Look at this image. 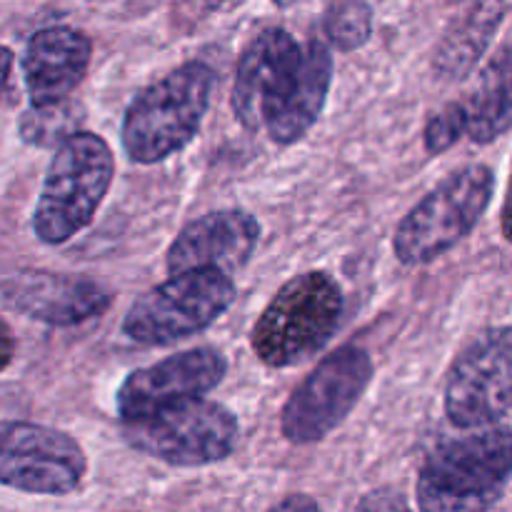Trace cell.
<instances>
[{
  "mask_svg": "<svg viewBox=\"0 0 512 512\" xmlns=\"http://www.w3.org/2000/svg\"><path fill=\"white\" fill-rule=\"evenodd\" d=\"M512 480V428L490 423L445 440L418 475V508L425 512L485 510L500 503Z\"/></svg>",
  "mask_w": 512,
  "mask_h": 512,
  "instance_id": "obj_1",
  "label": "cell"
},
{
  "mask_svg": "<svg viewBox=\"0 0 512 512\" xmlns=\"http://www.w3.org/2000/svg\"><path fill=\"white\" fill-rule=\"evenodd\" d=\"M215 73L203 60H188L150 83L128 105L120 143L133 163L155 165L188 148L200 133L213 98Z\"/></svg>",
  "mask_w": 512,
  "mask_h": 512,
  "instance_id": "obj_2",
  "label": "cell"
},
{
  "mask_svg": "<svg viewBox=\"0 0 512 512\" xmlns=\"http://www.w3.org/2000/svg\"><path fill=\"white\" fill-rule=\"evenodd\" d=\"M343 310V288L333 275L323 270L300 273L265 305L253 325L250 345L268 368H293L330 343Z\"/></svg>",
  "mask_w": 512,
  "mask_h": 512,
  "instance_id": "obj_3",
  "label": "cell"
},
{
  "mask_svg": "<svg viewBox=\"0 0 512 512\" xmlns=\"http://www.w3.org/2000/svg\"><path fill=\"white\" fill-rule=\"evenodd\" d=\"M115 178L113 150L100 135L78 130L58 145L45 173L33 230L45 245H63L93 223Z\"/></svg>",
  "mask_w": 512,
  "mask_h": 512,
  "instance_id": "obj_4",
  "label": "cell"
},
{
  "mask_svg": "<svg viewBox=\"0 0 512 512\" xmlns=\"http://www.w3.org/2000/svg\"><path fill=\"white\" fill-rule=\"evenodd\" d=\"M495 193V173L488 165H465L440 180L393 235L395 258L418 268L443 258L473 233Z\"/></svg>",
  "mask_w": 512,
  "mask_h": 512,
  "instance_id": "obj_5",
  "label": "cell"
},
{
  "mask_svg": "<svg viewBox=\"0 0 512 512\" xmlns=\"http://www.w3.org/2000/svg\"><path fill=\"white\" fill-rule=\"evenodd\" d=\"M123 438L133 450L165 465L203 468L235 453L240 423L225 405L193 398L123 420Z\"/></svg>",
  "mask_w": 512,
  "mask_h": 512,
  "instance_id": "obj_6",
  "label": "cell"
},
{
  "mask_svg": "<svg viewBox=\"0 0 512 512\" xmlns=\"http://www.w3.org/2000/svg\"><path fill=\"white\" fill-rule=\"evenodd\" d=\"M230 273L195 268L170 273L165 283L140 295L123 318V333L150 348H163L213 325L235 300Z\"/></svg>",
  "mask_w": 512,
  "mask_h": 512,
  "instance_id": "obj_7",
  "label": "cell"
},
{
  "mask_svg": "<svg viewBox=\"0 0 512 512\" xmlns=\"http://www.w3.org/2000/svg\"><path fill=\"white\" fill-rule=\"evenodd\" d=\"M373 380V360L358 345H343L315 365L293 390L280 415L288 443L313 445L328 438L358 405Z\"/></svg>",
  "mask_w": 512,
  "mask_h": 512,
  "instance_id": "obj_8",
  "label": "cell"
},
{
  "mask_svg": "<svg viewBox=\"0 0 512 512\" xmlns=\"http://www.w3.org/2000/svg\"><path fill=\"white\" fill-rule=\"evenodd\" d=\"M88 458L63 430L0 420V485L18 493L65 498L80 490Z\"/></svg>",
  "mask_w": 512,
  "mask_h": 512,
  "instance_id": "obj_9",
  "label": "cell"
},
{
  "mask_svg": "<svg viewBox=\"0 0 512 512\" xmlns=\"http://www.w3.org/2000/svg\"><path fill=\"white\" fill-rule=\"evenodd\" d=\"M445 413L460 430L498 423L512 410V328L480 333L450 365Z\"/></svg>",
  "mask_w": 512,
  "mask_h": 512,
  "instance_id": "obj_10",
  "label": "cell"
},
{
  "mask_svg": "<svg viewBox=\"0 0 512 512\" xmlns=\"http://www.w3.org/2000/svg\"><path fill=\"white\" fill-rule=\"evenodd\" d=\"M228 358L218 348H193L170 355L148 368L133 370L118 390L120 420L143 418L183 400L203 398L223 383Z\"/></svg>",
  "mask_w": 512,
  "mask_h": 512,
  "instance_id": "obj_11",
  "label": "cell"
},
{
  "mask_svg": "<svg viewBox=\"0 0 512 512\" xmlns=\"http://www.w3.org/2000/svg\"><path fill=\"white\" fill-rule=\"evenodd\" d=\"M0 298L8 308L53 328H70L103 315L113 295L83 275L20 270L0 283Z\"/></svg>",
  "mask_w": 512,
  "mask_h": 512,
  "instance_id": "obj_12",
  "label": "cell"
},
{
  "mask_svg": "<svg viewBox=\"0 0 512 512\" xmlns=\"http://www.w3.org/2000/svg\"><path fill=\"white\" fill-rule=\"evenodd\" d=\"M260 243V223L253 213L240 208L215 210L180 230L170 243L165 265L168 273L195 268H215L235 273L245 268Z\"/></svg>",
  "mask_w": 512,
  "mask_h": 512,
  "instance_id": "obj_13",
  "label": "cell"
},
{
  "mask_svg": "<svg viewBox=\"0 0 512 512\" xmlns=\"http://www.w3.org/2000/svg\"><path fill=\"white\" fill-rule=\"evenodd\" d=\"M333 83V55L320 40L298 48L270 103L263 128L278 145H293L318 123Z\"/></svg>",
  "mask_w": 512,
  "mask_h": 512,
  "instance_id": "obj_14",
  "label": "cell"
},
{
  "mask_svg": "<svg viewBox=\"0 0 512 512\" xmlns=\"http://www.w3.org/2000/svg\"><path fill=\"white\" fill-rule=\"evenodd\" d=\"M93 43L70 25H50L28 40L23 55V80L30 105L70 98L88 73Z\"/></svg>",
  "mask_w": 512,
  "mask_h": 512,
  "instance_id": "obj_15",
  "label": "cell"
},
{
  "mask_svg": "<svg viewBox=\"0 0 512 512\" xmlns=\"http://www.w3.org/2000/svg\"><path fill=\"white\" fill-rule=\"evenodd\" d=\"M300 43L283 28H268L248 43L235 68L233 113L248 130L263 128L270 103Z\"/></svg>",
  "mask_w": 512,
  "mask_h": 512,
  "instance_id": "obj_16",
  "label": "cell"
},
{
  "mask_svg": "<svg viewBox=\"0 0 512 512\" xmlns=\"http://www.w3.org/2000/svg\"><path fill=\"white\" fill-rule=\"evenodd\" d=\"M468 115V135L475 143H490L512 125V45L480 75L478 85L460 100Z\"/></svg>",
  "mask_w": 512,
  "mask_h": 512,
  "instance_id": "obj_17",
  "label": "cell"
},
{
  "mask_svg": "<svg viewBox=\"0 0 512 512\" xmlns=\"http://www.w3.org/2000/svg\"><path fill=\"white\" fill-rule=\"evenodd\" d=\"M83 120L85 108L70 98L58 103L28 105L18 120V135L23 143L35 148H55L78 133Z\"/></svg>",
  "mask_w": 512,
  "mask_h": 512,
  "instance_id": "obj_18",
  "label": "cell"
},
{
  "mask_svg": "<svg viewBox=\"0 0 512 512\" xmlns=\"http://www.w3.org/2000/svg\"><path fill=\"white\" fill-rule=\"evenodd\" d=\"M325 35L340 50H358L373 35V10L365 0H333L323 18Z\"/></svg>",
  "mask_w": 512,
  "mask_h": 512,
  "instance_id": "obj_19",
  "label": "cell"
},
{
  "mask_svg": "<svg viewBox=\"0 0 512 512\" xmlns=\"http://www.w3.org/2000/svg\"><path fill=\"white\" fill-rule=\"evenodd\" d=\"M500 8H490V5H483L478 13L470 20L468 35H460V38L453 40V45L448 48V53H443V63L448 70H463L468 68L473 60H478L480 50L488 45L490 35L498 28L500 20Z\"/></svg>",
  "mask_w": 512,
  "mask_h": 512,
  "instance_id": "obj_20",
  "label": "cell"
},
{
  "mask_svg": "<svg viewBox=\"0 0 512 512\" xmlns=\"http://www.w3.org/2000/svg\"><path fill=\"white\" fill-rule=\"evenodd\" d=\"M463 135H468V115H465L463 103L455 100V103H448L440 113H435L428 120L423 140L428 153L440 155L448 148H453Z\"/></svg>",
  "mask_w": 512,
  "mask_h": 512,
  "instance_id": "obj_21",
  "label": "cell"
},
{
  "mask_svg": "<svg viewBox=\"0 0 512 512\" xmlns=\"http://www.w3.org/2000/svg\"><path fill=\"white\" fill-rule=\"evenodd\" d=\"M15 358V338L10 333V325L0 318V373L13 363Z\"/></svg>",
  "mask_w": 512,
  "mask_h": 512,
  "instance_id": "obj_22",
  "label": "cell"
},
{
  "mask_svg": "<svg viewBox=\"0 0 512 512\" xmlns=\"http://www.w3.org/2000/svg\"><path fill=\"white\" fill-rule=\"evenodd\" d=\"M10 70H13V50L8 45H0V100H3L5 88L10 83Z\"/></svg>",
  "mask_w": 512,
  "mask_h": 512,
  "instance_id": "obj_23",
  "label": "cell"
},
{
  "mask_svg": "<svg viewBox=\"0 0 512 512\" xmlns=\"http://www.w3.org/2000/svg\"><path fill=\"white\" fill-rule=\"evenodd\" d=\"M500 228H503L505 240L512 243V168H510V180H508V193H505L503 213H500Z\"/></svg>",
  "mask_w": 512,
  "mask_h": 512,
  "instance_id": "obj_24",
  "label": "cell"
},
{
  "mask_svg": "<svg viewBox=\"0 0 512 512\" xmlns=\"http://www.w3.org/2000/svg\"><path fill=\"white\" fill-rule=\"evenodd\" d=\"M275 510H320V505L313 498H308V495H295V498H288L275 505Z\"/></svg>",
  "mask_w": 512,
  "mask_h": 512,
  "instance_id": "obj_25",
  "label": "cell"
},
{
  "mask_svg": "<svg viewBox=\"0 0 512 512\" xmlns=\"http://www.w3.org/2000/svg\"><path fill=\"white\" fill-rule=\"evenodd\" d=\"M275 5H280V8H290V5H298L303 3V0H273Z\"/></svg>",
  "mask_w": 512,
  "mask_h": 512,
  "instance_id": "obj_26",
  "label": "cell"
},
{
  "mask_svg": "<svg viewBox=\"0 0 512 512\" xmlns=\"http://www.w3.org/2000/svg\"><path fill=\"white\" fill-rule=\"evenodd\" d=\"M223 3H225V0H208L210 8H220V5H223Z\"/></svg>",
  "mask_w": 512,
  "mask_h": 512,
  "instance_id": "obj_27",
  "label": "cell"
}]
</instances>
